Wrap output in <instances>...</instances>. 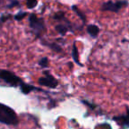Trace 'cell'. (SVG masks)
<instances>
[{"label":"cell","instance_id":"1","mask_svg":"<svg viewBox=\"0 0 129 129\" xmlns=\"http://www.w3.org/2000/svg\"><path fill=\"white\" fill-rule=\"evenodd\" d=\"M0 123L9 125H16L19 124L16 112L11 107L3 104H0Z\"/></svg>","mask_w":129,"mask_h":129},{"label":"cell","instance_id":"2","mask_svg":"<svg viewBox=\"0 0 129 129\" xmlns=\"http://www.w3.org/2000/svg\"><path fill=\"white\" fill-rule=\"evenodd\" d=\"M28 21H29V27H30L31 30H32V32L37 37H40L46 31V27H45V23L43 19L37 17L35 13L29 14Z\"/></svg>","mask_w":129,"mask_h":129},{"label":"cell","instance_id":"3","mask_svg":"<svg viewBox=\"0 0 129 129\" xmlns=\"http://www.w3.org/2000/svg\"><path fill=\"white\" fill-rule=\"evenodd\" d=\"M0 79L12 87H20L24 82L16 74L7 70H0Z\"/></svg>","mask_w":129,"mask_h":129},{"label":"cell","instance_id":"4","mask_svg":"<svg viewBox=\"0 0 129 129\" xmlns=\"http://www.w3.org/2000/svg\"><path fill=\"white\" fill-rule=\"evenodd\" d=\"M128 5L127 0H118V1H107L101 6L100 9L102 11L111 12V13H118L121 9L125 8Z\"/></svg>","mask_w":129,"mask_h":129},{"label":"cell","instance_id":"5","mask_svg":"<svg viewBox=\"0 0 129 129\" xmlns=\"http://www.w3.org/2000/svg\"><path fill=\"white\" fill-rule=\"evenodd\" d=\"M40 86L47 87L50 88H56L58 85V81L50 73V71H44L43 76L38 80Z\"/></svg>","mask_w":129,"mask_h":129},{"label":"cell","instance_id":"6","mask_svg":"<svg viewBox=\"0 0 129 129\" xmlns=\"http://www.w3.org/2000/svg\"><path fill=\"white\" fill-rule=\"evenodd\" d=\"M59 22H61V23L57 24L55 27V29L60 36H64L68 31H71L73 29L72 24H71V22L67 18L63 19Z\"/></svg>","mask_w":129,"mask_h":129},{"label":"cell","instance_id":"7","mask_svg":"<svg viewBox=\"0 0 129 129\" xmlns=\"http://www.w3.org/2000/svg\"><path fill=\"white\" fill-rule=\"evenodd\" d=\"M113 119L121 126L129 127V108H126V112L125 115H120L118 117H114Z\"/></svg>","mask_w":129,"mask_h":129},{"label":"cell","instance_id":"8","mask_svg":"<svg viewBox=\"0 0 129 129\" xmlns=\"http://www.w3.org/2000/svg\"><path fill=\"white\" fill-rule=\"evenodd\" d=\"M87 32H88V34L92 38H95L98 36L99 32H100V28H99L96 25L91 24V25H88V27H87Z\"/></svg>","mask_w":129,"mask_h":129},{"label":"cell","instance_id":"9","mask_svg":"<svg viewBox=\"0 0 129 129\" xmlns=\"http://www.w3.org/2000/svg\"><path fill=\"white\" fill-rule=\"evenodd\" d=\"M20 88V90L22 91V93L25 94V95L29 94L31 91H33V90H41V89H39V88H36L35 86H33V85L27 84V83H25V82L22 83Z\"/></svg>","mask_w":129,"mask_h":129},{"label":"cell","instance_id":"10","mask_svg":"<svg viewBox=\"0 0 129 129\" xmlns=\"http://www.w3.org/2000/svg\"><path fill=\"white\" fill-rule=\"evenodd\" d=\"M72 57H73V58H74V62H75L76 64H78L79 66H81V67H82V64H81V63L80 62V60H79V50H78L75 43H74V46H73Z\"/></svg>","mask_w":129,"mask_h":129},{"label":"cell","instance_id":"11","mask_svg":"<svg viewBox=\"0 0 129 129\" xmlns=\"http://www.w3.org/2000/svg\"><path fill=\"white\" fill-rule=\"evenodd\" d=\"M43 44H45L47 47H49L50 49H51V50H54V51L58 52V53L62 52V48H61V47L59 46L57 43H46V42H44V41H43Z\"/></svg>","mask_w":129,"mask_h":129},{"label":"cell","instance_id":"12","mask_svg":"<svg viewBox=\"0 0 129 129\" xmlns=\"http://www.w3.org/2000/svg\"><path fill=\"white\" fill-rule=\"evenodd\" d=\"M72 9H73V11H74V13H75L76 14L78 15V17H80V19L82 20V23L85 24V21H86V16H85V15L83 14V13H81V11H80L79 8H78L77 6H72Z\"/></svg>","mask_w":129,"mask_h":129},{"label":"cell","instance_id":"13","mask_svg":"<svg viewBox=\"0 0 129 129\" xmlns=\"http://www.w3.org/2000/svg\"><path fill=\"white\" fill-rule=\"evenodd\" d=\"M38 64H39V66L42 67V68H46V67H49L48 57H42V58L39 60V62H38Z\"/></svg>","mask_w":129,"mask_h":129},{"label":"cell","instance_id":"14","mask_svg":"<svg viewBox=\"0 0 129 129\" xmlns=\"http://www.w3.org/2000/svg\"><path fill=\"white\" fill-rule=\"evenodd\" d=\"M27 15H28L27 12H20V13H18L17 14L14 15V19L17 20V21H20V20H21L22 19L25 18Z\"/></svg>","mask_w":129,"mask_h":129},{"label":"cell","instance_id":"15","mask_svg":"<svg viewBox=\"0 0 129 129\" xmlns=\"http://www.w3.org/2000/svg\"><path fill=\"white\" fill-rule=\"evenodd\" d=\"M26 4H27V8L33 9L37 5V0H26Z\"/></svg>","mask_w":129,"mask_h":129},{"label":"cell","instance_id":"16","mask_svg":"<svg viewBox=\"0 0 129 129\" xmlns=\"http://www.w3.org/2000/svg\"><path fill=\"white\" fill-rule=\"evenodd\" d=\"M19 5H20V3H19L18 0H11V1H10V4L7 6V7L13 8V7H14V6H18Z\"/></svg>","mask_w":129,"mask_h":129},{"label":"cell","instance_id":"17","mask_svg":"<svg viewBox=\"0 0 129 129\" xmlns=\"http://www.w3.org/2000/svg\"><path fill=\"white\" fill-rule=\"evenodd\" d=\"M9 17H10V14L8 15V16H7V14H5V15H3L2 17H0V24L4 23V22L6 21V20H7Z\"/></svg>","mask_w":129,"mask_h":129},{"label":"cell","instance_id":"18","mask_svg":"<svg viewBox=\"0 0 129 129\" xmlns=\"http://www.w3.org/2000/svg\"><path fill=\"white\" fill-rule=\"evenodd\" d=\"M3 2H4V0H0V5H2Z\"/></svg>","mask_w":129,"mask_h":129}]
</instances>
